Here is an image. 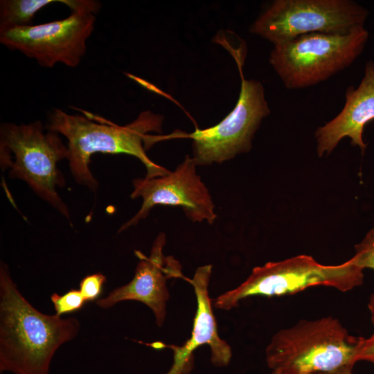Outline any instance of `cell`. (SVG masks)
<instances>
[{"instance_id":"cell-1","label":"cell","mask_w":374,"mask_h":374,"mask_svg":"<svg viewBox=\"0 0 374 374\" xmlns=\"http://www.w3.org/2000/svg\"><path fill=\"white\" fill-rule=\"evenodd\" d=\"M80 328L74 317L44 314L21 294L8 266L0 265V371L49 374L51 360Z\"/></svg>"},{"instance_id":"cell-2","label":"cell","mask_w":374,"mask_h":374,"mask_svg":"<svg viewBox=\"0 0 374 374\" xmlns=\"http://www.w3.org/2000/svg\"><path fill=\"white\" fill-rule=\"evenodd\" d=\"M163 117L151 111L141 112L132 123L120 126L107 121L93 122L89 117L72 115L60 109L49 114L46 129L63 135L67 139L68 161L76 182L96 191L98 183L89 169L91 157L95 153L125 154L136 157L146 168L145 177L168 175L170 171L154 163L146 150L161 140Z\"/></svg>"},{"instance_id":"cell-3","label":"cell","mask_w":374,"mask_h":374,"mask_svg":"<svg viewBox=\"0 0 374 374\" xmlns=\"http://www.w3.org/2000/svg\"><path fill=\"white\" fill-rule=\"evenodd\" d=\"M361 337L330 316L301 320L278 331L265 350L268 367L282 374H312L355 364Z\"/></svg>"},{"instance_id":"cell-4","label":"cell","mask_w":374,"mask_h":374,"mask_svg":"<svg viewBox=\"0 0 374 374\" xmlns=\"http://www.w3.org/2000/svg\"><path fill=\"white\" fill-rule=\"evenodd\" d=\"M40 121L0 126V164L9 177L26 181L42 199L59 211L71 224L67 206L57 192L65 186L57 165L68 159L69 149L60 134L48 130Z\"/></svg>"},{"instance_id":"cell-5","label":"cell","mask_w":374,"mask_h":374,"mask_svg":"<svg viewBox=\"0 0 374 374\" xmlns=\"http://www.w3.org/2000/svg\"><path fill=\"white\" fill-rule=\"evenodd\" d=\"M363 270L353 258L336 265L321 264L308 255L269 262L254 267L239 286L218 296L213 301V306L229 310L247 297L294 294L314 286L348 292L362 284Z\"/></svg>"},{"instance_id":"cell-6","label":"cell","mask_w":374,"mask_h":374,"mask_svg":"<svg viewBox=\"0 0 374 374\" xmlns=\"http://www.w3.org/2000/svg\"><path fill=\"white\" fill-rule=\"evenodd\" d=\"M368 38L364 27L346 35H301L274 45L269 63L287 89L312 87L348 67L362 53Z\"/></svg>"},{"instance_id":"cell-7","label":"cell","mask_w":374,"mask_h":374,"mask_svg":"<svg viewBox=\"0 0 374 374\" xmlns=\"http://www.w3.org/2000/svg\"><path fill=\"white\" fill-rule=\"evenodd\" d=\"M368 15L351 0H276L250 31L276 45L311 33L349 34L364 27Z\"/></svg>"},{"instance_id":"cell-8","label":"cell","mask_w":374,"mask_h":374,"mask_svg":"<svg viewBox=\"0 0 374 374\" xmlns=\"http://www.w3.org/2000/svg\"><path fill=\"white\" fill-rule=\"evenodd\" d=\"M270 114L262 83L242 77L240 92L233 109L219 123L185 134L193 140L197 166L221 163L248 152L262 119Z\"/></svg>"},{"instance_id":"cell-9","label":"cell","mask_w":374,"mask_h":374,"mask_svg":"<svg viewBox=\"0 0 374 374\" xmlns=\"http://www.w3.org/2000/svg\"><path fill=\"white\" fill-rule=\"evenodd\" d=\"M96 16L72 12L66 18L37 25L15 27L0 33V43L51 68L57 63L78 66L87 51Z\"/></svg>"},{"instance_id":"cell-10","label":"cell","mask_w":374,"mask_h":374,"mask_svg":"<svg viewBox=\"0 0 374 374\" xmlns=\"http://www.w3.org/2000/svg\"><path fill=\"white\" fill-rule=\"evenodd\" d=\"M196 163L186 155L174 171L153 178L133 180L134 190L130 197H141L139 211L118 229V233L136 226L149 215L156 205L182 208L186 216L193 222L206 221L212 224L216 217L215 204L208 188L196 172Z\"/></svg>"},{"instance_id":"cell-11","label":"cell","mask_w":374,"mask_h":374,"mask_svg":"<svg viewBox=\"0 0 374 374\" xmlns=\"http://www.w3.org/2000/svg\"><path fill=\"white\" fill-rule=\"evenodd\" d=\"M166 242V235L161 232L154 240L148 257L136 251L140 260L132 280L114 289L106 297L98 299L96 305L107 309L123 301L142 302L150 308L157 326L161 327L166 319V303L170 298L167 280L184 278L179 262L173 256L163 253Z\"/></svg>"},{"instance_id":"cell-12","label":"cell","mask_w":374,"mask_h":374,"mask_svg":"<svg viewBox=\"0 0 374 374\" xmlns=\"http://www.w3.org/2000/svg\"><path fill=\"white\" fill-rule=\"evenodd\" d=\"M212 265L199 267L190 281L197 299V310L190 337L181 346H167L174 352V364L167 374H187L193 365L194 351L201 346H209L211 361L215 366H225L232 357L231 346L218 335L208 285Z\"/></svg>"},{"instance_id":"cell-13","label":"cell","mask_w":374,"mask_h":374,"mask_svg":"<svg viewBox=\"0 0 374 374\" xmlns=\"http://www.w3.org/2000/svg\"><path fill=\"white\" fill-rule=\"evenodd\" d=\"M345 105L333 119L320 126L315 132L319 157L330 154L339 142L349 137L353 146L363 154L366 144L362 139L364 126L374 120V62L368 61L364 77L357 88H347Z\"/></svg>"},{"instance_id":"cell-14","label":"cell","mask_w":374,"mask_h":374,"mask_svg":"<svg viewBox=\"0 0 374 374\" xmlns=\"http://www.w3.org/2000/svg\"><path fill=\"white\" fill-rule=\"evenodd\" d=\"M55 2H62V0L0 1V33L15 27L33 25L35 14Z\"/></svg>"},{"instance_id":"cell-15","label":"cell","mask_w":374,"mask_h":374,"mask_svg":"<svg viewBox=\"0 0 374 374\" xmlns=\"http://www.w3.org/2000/svg\"><path fill=\"white\" fill-rule=\"evenodd\" d=\"M355 253L352 257L355 262L363 269L368 268L374 270V226L362 240L355 245ZM368 308L374 325V293L369 299Z\"/></svg>"},{"instance_id":"cell-16","label":"cell","mask_w":374,"mask_h":374,"mask_svg":"<svg viewBox=\"0 0 374 374\" xmlns=\"http://www.w3.org/2000/svg\"><path fill=\"white\" fill-rule=\"evenodd\" d=\"M55 314L61 317L63 314L71 313L82 308L87 302L79 290L72 289L63 295L53 293L51 296Z\"/></svg>"},{"instance_id":"cell-17","label":"cell","mask_w":374,"mask_h":374,"mask_svg":"<svg viewBox=\"0 0 374 374\" xmlns=\"http://www.w3.org/2000/svg\"><path fill=\"white\" fill-rule=\"evenodd\" d=\"M106 277L101 273L86 276L80 283L79 290L86 301H94L101 294Z\"/></svg>"},{"instance_id":"cell-18","label":"cell","mask_w":374,"mask_h":374,"mask_svg":"<svg viewBox=\"0 0 374 374\" xmlns=\"http://www.w3.org/2000/svg\"><path fill=\"white\" fill-rule=\"evenodd\" d=\"M355 360L356 363L366 361L374 364V332L367 338L361 337Z\"/></svg>"},{"instance_id":"cell-19","label":"cell","mask_w":374,"mask_h":374,"mask_svg":"<svg viewBox=\"0 0 374 374\" xmlns=\"http://www.w3.org/2000/svg\"><path fill=\"white\" fill-rule=\"evenodd\" d=\"M354 365L350 364L330 371L317 373V374H352Z\"/></svg>"},{"instance_id":"cell-20","label":"cell","mask_w":374,"mask_h":374,"mask_svg":"<svg viewBox=\"0 0 374 374\" xmlns=\"http://www.w3.org/2000/svg\"><path fill=\"white\" fill-rule=\"evenodd\" d=\"M271 374H282V373H278V372H274V371H272V372H271Z\"/></svg>"},{"instance_id":"cell-21","label":"cell","mask_w":374,"mask_h":374,"mask_svg":"<svg viewBox=\"0 0 374 374\" xmlns=\"http://www.w3.org/2000/svg\"><path fill=\"white\" fill-rule=\"evenodd\" d=\"M312 374H317V373H312Z\"/></svg>"}]
</instances>
